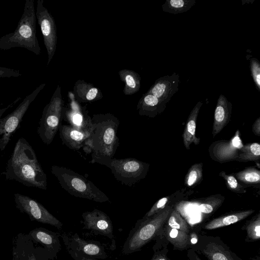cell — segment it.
I'll return each instance as SVG.
<instances>
[{
    "label": "cell",
    "instance_id": "6da1fadb",
    "mask_svg": "<svg viewBox=\"0 0 260 260\" xmlns=\"http://www.w3.org/2000/svg\"><path fill=\"white\" fill-rule=\"evenodd\" d=\"M1 174L6 180H15L28 187L47 189V176L34 149L23 138L16 143L6 170Z\"/></svg>",
    "mask_w": 260,
    "mask_h": 260
},
{
    "label": "cell",
    "instance_id": "7a4b0ae2",
    "mask_svg": "<svg viewBox=\"0 0 260 260\" xmlns=\"http://www.w3.org/2000/svg\"><path fill=\"white\" fill-rule=\"evenodd\" d=\"M92 129L83 149L91 158L113 157L119 145L117 130L119 119L111 113L97 114L91 117Z\"/></svg>",
    "mask_w": 260,
    "mask_h": 260
},
{
    "label": "cell",
    "instance_id": "3957f363",
    "mask_svg": "<svg viewBox=\"0 0 260 260\" xmlns=\"http://www.w3.org/2000/svg\"><path fill=\"white\" fill-rule=\"evenodd\" d=\"M36 20L34 0H26L15 30L0 38V49L22 47L40 55L41 49L37 36Z\"/></svg>",
    "mask_w": 260,
    "mask_h": 260
},
{
    "label": "cell",
    "instance_id": "277c9868",
    "mask_svg": "<svg viewBox=\"0 0 260 260\" xmlns=\"http://www.w3.org/2000/svg\"><path fill=\"white\" fill-rule=\"evenodd\" d=\"M173 208V206H169L148 218L139 219L124 243L122 253L139 251L154 240L160 233Z\"/></svg>",
    "mask_w": 260,
    "mask_h": 260
},
{
    "label": "cell",
    "instance_id": "5b68a950",
    "mask_svg": "<svg viewBox=\"0 0 260 260\" xmlns=\"http://www.w3.org/2000/svg\"><path fill=\"white\" fill-rule=\"evenodd\" d=\"M50 170L61 187L69 194L99 203L109 201L107 195L92 182L73 170L57 165L52 166Z\"/></svg>",
    "mask_w": 260,
    "mask_h": 260
},
{
    "label": "cell",
    "instance_id": "8992f818",
    "mask_svg": "<svg viewBox=\"0 0 260 260\" xmlns=\"http://www.w3.org/2000/svg\"><path fill=\"white\" fill-rule=\"evenodd\" d=\"M90 162L98 163L109 168L115 178L122 184L132 186L146 177L150 165L134 158H91Z\"/></svg>",
    "mask_w": 260,
    "mask_h": 260
},
{
    "label": "cell",
    "instance_id": "52a82bcc",
    "mask_svg": "<svg viewBox=\"0 0 260 260\" xmlns=\"http://www.w3.org/2000/svg\"><path fill=\"white\" fill-rule=\"evenodd\" d=\"M64 104L61 87L58 85L49 103L43 109L37 128L38 134L46 145L52 143L61 124Z\"/></svg>",
    "mask_w": 260,
    "mask_h": 260
},
{
    "label": "cell",
    "instance_id": "ba28073f",
    "mask_svg": "<svg viewBox=\"0 0 260 260\" xmlns=\"http://www.w3.org/2000/svg\"><path fill=\"white\" fill-rule=\"evenodd\" d=\"M45 85V83L40 84L31 93L25 97L15 110L4 118H0V151L6 148L11 137L20 125L22 118L30 104ZM19 99L20 98L9 105L8 107L0 109V116L8 108L13 106Z\"/></svg>",
    "mask_w": 260,
    "mask_h": 260
},
{
    "label": "cell",
    "instance_id": "9c48e42d",
    "mask_svg": "<svg viewBox=\"0 0 260 260\" xmlns=\"http://www.w3.org/2000/svg\"><path fill=\"white\" fill-rule=\"evenodd\" d=\"M191 247L208 260H242L218 236L198 235L197 243Z\"/></svg>",
    "mask_w": 260,
    "mask_h": 260
},
{
    "label": "cell",
    "instance_id": "30bf717a",
    "mask_svg": "<svg viewBox=\"0 0 260 260\" xmlns=\"http://www.w3.org/2000/svg\"><path fill=\"white\" fill-rule=\"evenodd\" d=\"M36 20L40 27L44 45L47 50L49 65L55 54L57 45V31L54 19L44 6L43 0L37 2Z\"/></svg>",
    "mask_w": 260,
    "mask_h": 260
},
{
    "label": "cell",
    "instance_id": "8fae6325",
    "mask_svg": "<svg viewBox=\"0 0 260 260\" xmlns=\"http://www.w3.org/2000/svg\"><path fill=\"white\" fill-rule=\"evenodd\" d=\"M14 200L17 208L26 213L31 220L48 224L59 229L62 228L63 223L36 200L16 193H14Z\"/></svg>",
    "mask_w": 260,
    "mask_h": 260
},
{
    "label": "cell",
    "instance_id": "7c38bea8",
    "mask_svg": "<svg viewBox=\"0 0 260 260\" xmlns=\"http://www.w3.org/2000/svg\"><path fill=\"white\" fill-rule=\"evenodd\" d=\"M67 249L86 257L106 259L108 256L104 247L99 241L81 238L77 233H63L61 236Z\"/></svg>",
    "mask_w": 260,
    "mask_h": 260
},
{
    "label": "cell",
    "instance_id": "4fadbf2b",
    "mask_svg": "<svg viewBox=\"0 0 260 260\" xmlns=\"http://www.w3.org/2000/svg\"><path fill=\"white\" fill-rule=\"evenodd\" d=\"M243 146L240 132L237 129L229 140H219L212 143L209 147L208 151L211 159L223 163L235 160Z\"/></svg>",
    "mask_w": 260,
    "mask_h": 260
},
{
    "label": "cell",
    "instance_id": "5bb4252c",
    "mask_svg": "<svg viewBox=\"0 0 260 260\" xmlns=\"http://www.w3.org/2000/svg\"><path fill=\"white\" fill-rule=\"evenodd\" d=\"M69 95V107L67 109L64 107L62 119L67 121L69 125L79 131L91 132V117L88 115L86 106L82 107L79 104L73 93Z\"/></svg>",
    "mask_w": 260,
    "mask_h": 260
},
{
    "label": "cell",
    "instance_id": "9a60e30c",
    "mask_svg": "<svg viewBox=\"0 0 260 260\" xmlns=\"http://www.w3.org/2000/svg\"><path fill=\"white\" fill-rule=\"evenodd\" d=\"M83 230H89L95 235L106 236L113 239V226L109 216L103 211L94 209L82 214Z\"/></svg>",
    "mask_w": 260,
    "mask_h": 260
},
{
    "label": "cell",
    "instance_id": "2e32d148",
    "mask_svg": "<svg viewBox=\"0 0 260 260\" xmlns=\"http://www.w3.org/2000/svg\"><path fill=\"white\" fill-rule=\"evenodd\" d=\"M179 83V75L174 72L157 79L147 92L167 104L178 91Z\"/></svg>",
    "mask_w": 260,
    "mask_h": 260
},
{
    "label": "cell",
    "instance_id": "e0dca14e",
    "mask_svg": "<svg viewBox=\"0 0 260 260\" xmlns=\"http://www.w3.org/2000/svg\"><path fill=\"white\" fill-rule=\"evenodd\" d=\"M58 131L62 144L74 150L83 147L91 134V132L79 131L69 124H61Z\"/></svg>",
    "mask_w": 260,
    "mask_h": 260
},
{
    "label": "cell",
    "instance_id": "ac0fdd59",
    "mask_svg": "<svg viewBox=\"0 0 260 260\" xmlns=\"http://www.w3.org/2000/svg\"><path fill=\"white\" fill-rule=\"evenodd\" d=\"M232 104L221 94L217 101L214 111L212 134L216 137L229 123L232 116Z\"/></svg>",
    "mask_w": 260,
    "mask_h": 260
},
{
    "label": "cell",
    "instance_id": "d6986e66",
    "mask_svg": "<svg viewBox=\"0 0 260 260\" xmlns=\"http://www.w3.org/2000/svg\"><path fill=\"white\" fill-rule=\"evenodd\" d=\"M33 240L42 244L47 251L53 256L56 257L61 246L57 233L43 228L35 229L29 233Z\"/></svg>",
    "mask_w": 260,
    "mask_h": 260
},
{
    "label": "cell",
    "instance_id": "ffe728a7",
    "mask_svg": "<svg viewBox=\"0 0 260 260\" xmlns=\"http://www.w3.org/2000/svg\"><path fill=\"white\" fill-rule=\"evenodd\" d=\"M162 238H165L173 246L174 249L183 250L190 248L189 233L171 228L166 224L154 240H157Z\"/></svg>",
    "mask_w": 260,
    "mask_h": 260
},
{
    "label": "cell",
    "instance_id": "44dd1931",
    "mask_svg": "<svg viewBox=\"0 0 260 260\" xmlns=\"http://www.w3.org/2000/svg\"><path fill=\"white\" fill-rule=\"evenodd\" d=\"M166 107V104L153 95L146 92L139 101L137 109L140 115L154 118L161 114Z\"/></svg>",
    "mask_w": 260,
    "mask_h": 260
},
{
    "label": "cell",
    "instance_id": "7402d4cb",
    "mask_svg": "<svg viewBox=\"0 0 260 260\" xmlns=\"http://www.w3.org/2000/svg\"><path fill=\"white\" fill-rule=\"evenodd\" d=\"M202 105V102H198L191 111L187 119L182 134L183 143L186 149H189L192 143L197 145L200 143V138L196 137V131L197 118Z\"/></svg>",
    "mask_w": 260,
    "mask_h": 260
},
{
    "label": "cell",
    "instance_id": "603a6c76",
    "mask_svg": "<svg viewBox=\"0 0 260 260\" xmlns=\"http://www.w3.org/2000/svg\"><path fill=\"white\" fill-rule=\"evenodd\" d=\"M73 95L78 102L87 103L95 101L102 98L100 89L84 80H78L73 88Z\"/></svg>",
    "mask_w": 260,
    "mask_h": 260
},
{
    "label": "cell",
    "instance_id": "cb8c5ba5",
    "mask_svg": "<svg viewBox=\"0 0 260 260\" xmlns=\"http://www.w3.org/2000/svg\"><path fill=\"white\" fill-rule=\"evenodd\" d=\"M252 209L239 211L224 215L208 222L204 226L206 230H214L241 221L251 215Z\"/></svg>",
    "mask_w": 260,
    "mask_h": 260
},
{
    "label": "cell",
    "instance_id": "d4e9b609",
    "mask_svg": "<svg viewBox=\"0 0 260 260\" xmlns=\"http://www.w3.org/2000/svg\"><path fill=\"white\" fill-rule=\"evenodd\" d=\"M120 80L124 83L123 93L131 95L137 93L141 86V77L134 71L122 69L119 71Z\"/></svg>",
    "mask_w": 260,
    "mask_h": 260
},
{
    "label": "cell",
    "instance_id": "484cf974",
    "mask_svg": "<svg viewBox=\"0 0 260 260\" xmlns=\"http://www.w3.org/2000/svg\"><path fill=\"white\" fill-rule=\"evenodd\" d=\"M185 189L177 191L176 192L167 197H163L156 202L150 209L142 217L148 218L169 206H173L180 200L185 198Z\"/></svg>",
    "mask_w": 260,
    "mask_h": 260
},
{
    "label": "cell",
    "instance_id": "4316f807",
    "mask_svg": "<svg viewBox=\"0 0 260 260\" xmlns=\"http://www.w3.org/2000/svg\"><path fill=\"white\" fill-rule=\"evenodd\" d=\"M260 158V144L258 143H247L241 148L236 161L240 162L256 161Z\"/></svg>",
    "mask_w": 260,
    "mask_h": 260
},
{
    "label": "cell",
    "instance_id": "83f0119b",
    "mask_svg": "<svg viewBox=\"0 0 260 260\" xmlns=\"http://www.w3.org/2000/svg\"><path fill=\"white\" fill-rule=\"evenodd\" d=\"M195 0H166L162 5L164 12L173 14L186 12L196 4Z\"/></svg>",
    "mask_w": 260,
    "mask_h": 260
},
{
    "label": "cell",
    "instance_id": "f1b7e54d",
    "mask_svg": "<svg viewBox=\"0 0 260 260\" xmlns=\"http://www.w3.org/2000/svg\"><path fill=\"white\" fill-rule=\"evenodd\" d=\"M224 197L216 194L203 199L198 202V210L205 215L213 213L224 202Z\"/></svg>",
    "mask_w": 260,
    "mask_h": 260
},
{
    "label": "cell",
    "instance_id": "f546056e",
    "mask_svg": "<svg viewBox=\"0 0 260 260\" xmlns=\"http://www.w3.org/2000/svg\"><path fill=\"white\" fill-rule=\"evenodd\" d=\"M242 229L246 231L245 241L253 242L259 240L260 239L259 212L252 219L247 221Z\"/></svg>",
    "mask_w": 260,
    "mask_h": 260
},
{
    "label": "cell",
    "instance_id": "4dcf8cb0",
    "mask_svg": "<svg viewBox=\"0 0 260 260\" xmlns=\"http://www.w3.org/2000/svg\"><path fill=\"white\" fill-rule=\"evenodd\" d=\"M235 177L245 184L254 185L260 183V171L254 167H248L237 172Z\"/></svg>",
    "mask_w": 260,
    "mask_h": 260
},
{
    "label": "cell",
    "instance_id": "1f68e13d",
    "mask_svg": "<svg viewBox=\"0 0 260 260\" xmlns=\"http://www.w3.org/2000/svg\"><path fill=\"white\" fill-rule=\"evenodd\" d=\"M202 162L193 164L189 169L184 179V183L188 187H192L198 185L203 178Z\"/></svg>",
    "mask_w": 260,
    "mask_h": 260
},
{
    "label": "cell",
    "instance_id": "d6a6232c",
    "mask_svg": "<svg viewBox=\"0 0 260 260\" xmlns=\"http://www.w3.org/2000/svg\"><path fill=\"white\" fill-rule=\"evenodd\" d=\"M166 224L171 228L182 231L187 233H190L188 224L176 209L173 208Z\"/></svg>",
    "mask_w": 260,
    "mask_h": 260
},
{
    "label": "cell",
    "instance_id": "836d02e7",
    "mask_svg": "<svg viewBox=\"0 0 260 260\" xmlns=\"http://www.w3.org/2000/svg\"><path fill=\"white\" fill-rule=\"evenodd\" d=\"M219 175L225 180L227 188L237 193H245L246 190L240 184L233 174H227L224 171H221Z\"/></svg>",
    "mask_w": 260,
    "mask_h": 260
},
{
    "label": "cell",
    "instance_id": "e575fe53",
    "mask_svg": "<svg viewBox=\"0 0 260 260\" xmlns=\"http://www.w3.org/2000/svg\"><path fill=\"white\" fill-rule=\"evenodd\" d=\"M250 69L251 75L258 91H260V63L256 58L250 59Z\"/></svg>",
    "mask_w": 260,
    "mask_h": 260
},
{
    "label": "cell",
    "instance_id": "d590c367",
    "mask_svg": "<svg viewBox=\"0 0 260 260\" xmlns=\"http://www.w3.org/2000/svg\"><path fill=\"white\" fill-rule=\"evenodd\" d=\"M21 76L19 70L0 67V78L18 77Z\"/></svg>",
    "mask_w": 260,
    "mask_h": 260
},
{
    "label": "cell",
    "instance_id": "8d00e7d4",
    "mask_svg": "<svg viewBox=\"0 0 260 260\" xmlns=\"http://www.w3.org/2000/svg\"><path fill=\"white\" fill-rule=\"evenodd\" d=\"M150 260H171L167 256L169 251L167 247H163L160 250L157 249Z\"/></svg>",
    "mask_w": 260,
    "mask_h": 260
},
{
    "label": "cell",
    "instance_id": "74e56055",
    "mask_svg": "<svg viewBox=\"0 0 260 260\" xmlns=\"http://www.w3.org/2000/svg\"><path fill=\"white\" fill-rule=\"evenodd\" d=\"M186 256V260H202L192 247L187 250Z\"/></svg>",
    "mask_w": 260,
    "mask_h": 260
},
{
    "label": "cell",
    "instance_id": "f35d334b",
    "mask_svg": "<svg viewBox=\"0 0 260 260\" xmlns=\"http://www.w3.org/2000/svg\"><path fill=\"white\" fill-rule=\"evenodd\" d=\"M69 254L74 260H98L96 258L86 257L81 256L70 249H67Z\"/></svg>",
    "mask_w": 260,
    "mask_h": 260
},
{
    "label": "cell",
    "instance_id": "ab89813d",
    "mask_svg": "<svg viewBox=\"0 0 260 260\" xmlns=\"http://www.w3.org/2000/svg\"><path fill=\"white\" fill-rule=\"evenodd\" d=\"M252 131L255 136H260V117H258L253 123Z\"/></svg>",
    "mask_w": 260,
    "mask_h": 260
},
{
    "label": "cell",
    "instance_id": "60d3db41",
    "mask_svg": "<svg viewBox=\"0 0 260 260\" xmlns=\"http://www.w3.org/2000/svg\"><path fill=\"white\" fill-rule=\"evenodd\" d=\"M189 238L191 245H193L197 243L198 240V235L195 232H190Z\"/></svg>",
    "mask_w": 260,
    "mask_h": 260
},
{
    "label": "cell",
    "instance_id": "b9f144b4",
    "mask_svg": "<svg viewBox=\"0 0 260 260\" xmlns=\"http://www.w3.org/2000/svg\"><path fill=\"white\" fill-rule=\"evenodd\" d=\"M28 260H37L35 256L32 254L29 257Z\"/></svg>",
    "mask_w": 260,
    "mask_h": 260
},
{
    "label": "cell",
    "instance_id": "7bdbcfd3",
    "mask_svg": "<svg viewBox=\"0 0 260 260\" xmlns=\"http://www.w3.org/2000/svg\"><path fill=\"white\" fill-rule=\"evenodd\" d=\"M43 260H51V259H48V258H45V259H44Z\"/></svg>",
    "mask_w": 260,
    "mask_h": 260
}]
</instances>
